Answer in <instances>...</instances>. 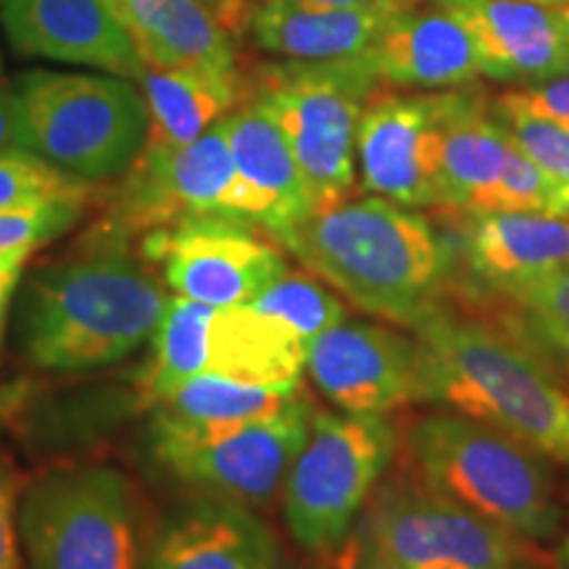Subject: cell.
Masks as SVG:
<instances>
[{"mask_svg":"<svg viewBox=\"0 0 569 569\" xmlns=\"http://www.w3.org/2000/svg\"><path fill=\"white\" fill-rule=\"evenodd\" d=\"M32 253H9L0 256V343H3L6 322H9V311L13 303V293H17L21 277H24V267Z\"/></svg>","mask_w":569,"mask_h":569,"instance_id":"35","label":"cell"},{"mask_svg":"<svg viewBox=\"0 0 569 569\" xmlns=\"http://www.w3.org/2000/svg\"><path fill=\"white\" fill-rule=\"evenodd\" d=\"M282 569H290V567H282Z\"/></svg>","mask_w":569,"mask_h":569,"instance_id":"43","label":"cell"},{"mask_svg":"<svg viewBox=\"0 0 569 569\" xmlns=\"http://www.w3.org/2000/svg\"><path fill=\"white\" fill-rule=\"evenodd\" d=\"M493 113L507 127L519 151L530 156L569 193V119L532 111L511 92L496 98Z\"/></svg>","mask_w":569,"mask_h":569,"instance_id":"28","label":"cell"},{"mask_svg":"<svg viewBox=\"0 0 569 569\" xmlns=\"http://www.w3.org/2000/svg\"><path fill=\"white\" fill-rule=\"evenodd\" d=\"M369 56L377 80L388 88L461 90L482 77L472 32L436 3L398 11Z\"/></svg>","mask_w":569,"mask_h":569,"instance_id":"21","label":"cell"},{"mask_svg":"<svg viewBox=\"0 0 569 569\" xmlns=\"http://www.w3.org/2000/svg\"><path fill=\"white\" fill-rule=\"evenodd\" d=\"M148 106L146 146H188L246 101V71L219 74L201 69H142L134 82Z\"/></svg>","mask_w":569,"mask_h":569,"instance_id":"24","label":"cell"},{"mask_svg":"<svg viewBox=\"0 0 569 569\" xmlns=\"http://www.w3.org/2000/svg\"><path fill=\"white\" fill-rule=\"evenodd\" d=\"M251 309L301 338L306 346L348 317L343 298L311 272H284L253 298Z\"/></svg>","mask_w":569,"mask_h":569,"instance_id":"27","label":"cell"},{"mask_svg":"<svg viewBox=\"0 0 569 569\" xmlns=\"http://www.w3.org/2000/svg\"><path fill=\"white\" fill-rule=\"evenodd\" d=\"M256 3H269V0H256Z\"/></svg>","mask_w":569,"mask_h":569,"instance_id":"42","label":"cell"},{"mask_svg":"<svg viewBox=\"0 0 569 569\" xmlns=\"http://www.w3.org/2000/svg\"><path fill=\"white\" fill-rule=\"evenodd\" d=\"M0 3H3V0H0Z\"/></svg>","mask_w":569,"mask_h":569,"instance_id":"44","label":"cell"},{"mask_svg":"<svg viewBox=\"0 0 569 569\" xmlns=\"http://www.w3.org/2000/svg\"><path fill=\"white\" fill-rule=\"evenodd\" d=\"M306 372L319 393L346 415H388L425 401L417 338L388 325L346 317L311 340Z\"/></svg>","mask_w":569,"mask_h":569,"instance_id":"13","label":"cell"},{"mask_svg":"<svg viewBox=\"0 0 569 569\" xmlns=\"http://www.w3.org/2000/svg\"><path fill=\"white\" fill-rule=\"evenodd\" d=\"M0 569H19L17 490L3 469H0Z\"/></svg>","mask_w":569,"mask_h":569,"instance_id":"33","label":"cell"},{"mask_svg":"<svg viewBox=\"0 0 569 569\" xmlns=\"http://www.w3.org/2000/svg\"><path fill=\"white\" fill-rule=\"evenodd\" d=\"M343 569H519L528 540L403 478L380 482L340 546Z\"/></svg>","mask_w":569,"mask_h":569,"instance_id":"7","label":"cell"},{"mask_svg":"<svg viewBox=\"0 0 569 569\" xmlns=\"http://www.w3.org/2000/svg\"><path fill=\"white\" fill-rule=\"evenodd\" d=\"M298 6L309 9H367V6L386 3V0H293Z\"/></svg>","mask_w":569,"mask_h":569,"instance_id":"38","label":"cell"},{"mask_svg":"<svg viewBox=\"0 0 569 569\" xmlns=\"http://www.w3.org/2000/svg\"><path fill=\"white\" fill-rule=\"evenodd\" d=\"M148 67L234 74L238 34L206 0H111Z\"/></svg>","mask_w":569,"mask_h":569,"instance_id":"23","label":"cell"},{"mask_svg":"<svg viewBox=\"0 0 569 569\" xmlns=\"http://www.w3.org/2000/svg\"><path fill=\"white\" fill-rule=\"evenodd\" d=\"M361 188L407 209H440L438 92L401 96L377 88L356 130Z\"/></svg>","mask_w":569,"mask_h":569,"instance_id":"14","label":"cell"},{"mask_svg":"<svg viewBox=\"0 0 569 569\" xmlns=\"http://www.w3.org/2000/svg\"><path fill=\"white\" fill-rule=\"evenodd\" d=\"M169 298L119 240L103 238L98 251L27 282L19 306L21 351L56 375L111 367L153 338Z\"/></svg>","mask_w":569,"mask_h":569,"instance_id":"2","label":"cell"},{"mask_svg":"<svg viewBox=\"0 0 569 569\" xmlns=\"http://www.w3.org/2000/svg\"><path fill=\"white\" fill-rule=\"evenodd\" d=\"M386 415L317 411L282 480V517L303 551L338 553L398 453Z\"/></svg>","mask_w":569,"mask_h":569,"instance_id":"8","label":"cell"},{"mask_svg":"<svg viewBox=\"0 0 569 569\" xmlns=\"http://www.w3.org/2000/svg\"><path fill=\"white\" fill-rule=\"evenodd\" d=\"M515 151L507 127L480 96L438 92V190L440 209L480 213L493 198Z\"/></svg>","mask_w":569,"mask_h":569,"instance_id":"19","label":"cell"},{"mask_svg":"<svg viewBox=\"0 0 569 569\" xmlns=\"http://www.w3.org/2000/svg\"><path fill=\"white\" fill-rule=\"evenodd\" d=\"M142 256L161 264L172 296L206 306H246L288 272L282 251L253 224L234 219H188L146 232Z\"/></svg>","mask_w":569,"mask_h":569,"instance_id":"12","label":"cell"},{"mask_svg":"<svg viewBox=\"0 0 569 569\" xmlns=\"http://www.w3.org/2000/svg\"><path fill=\"white\" fill-rule=\"evenodd\" d=\"M0 17L24 56L88 63L132 82L146 69L111 0H3Z\"/></svg>","mask_w":569,"mask_h":569,"instance_id":"16","label":"cell"},{"mask_svg":"<svg viewBox=\"0 0 569 569\" xmlns=\"http://www.w3.org/2000/svg\"><path fill=\"white\" fill-rule=\"evenodd\" d=\"M142 569H282V561L272 530L248 503L203 496L163 519Z\"/></svg>","mask_w":569,"mask_h":569,"instance_id":"17","label":"cell"},{"mask_svg":"<svg viewBox=\"0 0 569 569\" xmlns=\"http://www.w3.org/2000/svg\"><path fill=\"white\" fill-rule=\"evenodd\" d=\"M17 519L30 569H142L140 503L113 467L42 475L21 496Z\"/></svg>","mask_w":569,"mask_h":569,"instance_id":"9","label":"cell"},{"mask_svg":"<svg viewBox=\"0 0 569 569\" xmlns=\"http://www.w3.org/2000/svg\"><path fill=\"white\" fill-rule=\"evenodd\" d=\"M21 146L84 184L124 177L148 140V106L124 77L24 71L13 82Z\"/></svg>","mask_w":569,"mask_h":569,"instance_id":"6","label":"cell"},{"mask_svg":"<svg viewBox=\"0 0 569 569\" xmlns=\"http://www.w3.org/2000/svg\"><path fill=\"white\" fill-rule=\"evenodd\" d=\"M490 211H532L569 219V193L515 146Z\"/></svg>","mask_w":569,"mask_h":569,"instance_id":"32","label":"cell"},{"mask_svg":"<svg viewBox=\"0 0 569 569\" xmlns=\"http://www.w3.org/2000/svg\"><path fill=\"white\" fill-rule=\"evenodd\" d=\"M388 3L367 9H309L293 0L253 3L246 34L259 51L288 61H351L372 53L396 17Z\"/></svg>","mask_w":569,"mask_h":569,"instance_id":"22","label":"cell"},{"mask_svg":"<svg viewBox=\"0 0 569 569\" xmlns=\"http://www.w3.org/2000/svg\"><path fill=\"white\" fill-rule=\"evenodd\" d=\"M472 32L482 77L536 84L569 77V9L532 0H430Z\"/></svg>","mask_w":569,"mask_h":569,"instance_id":"15","label":"cell"},{"mask_svg":"<svg viewBox=\"0 0 569 569\" xmlns=\"http://www.w3.org/2000/svg\"><path fill=\"white\" fill-rule=\"evenodd\" d=\"M532 3L551 6V9H569V0H532Z\"/></svg>","mask_w":569,"mask_h":569,"instance_id":"41","label":"cell"},{"mask_svg":"<svg viewBox=\"0 0 569 569\" xmlns=\"http://www.w3.org/2000/svg\"><path fill=\"white\" fill-rule=\"evenodd\" d=\"M465 217V264L482 288L501 298L569 264V219L532 211H480Z\"/></svg>","mask_w":569,"mask_h":569,"instance_id":"20","label":"cell"},{"mask_svg":"<svg viewBox=\"0 0 569 569\" xmlns=\"http://www.w3.org/2000/svg\"><path fill=\"white\" fill-rule=\"evenodd\" d=\"M280 246L369 317L411 330L440 306L448 272L443 238L430 219L388 198H348L311 213Z\"/></svg>","mask_w":569,"mask_h":569,"instance_id":"1","label":"cell"},{"mask_svg":"<svg viewBox=\"0 0 569 569\" xmlns=\"http://www.w3.org/2000/svg\"><path fill=\"white\" fill-rule=\"evenodd\" d=\"M303 380L264 382L243 380L219 372L190 377L172 393L156 401V415L148 430L161 432H211L224 427L246 425L253 419L277 415L298 396H303Z\"/></svg>","mask_w":569,"mask_h":569,"instance_id":"25","label":"cell"},{"mask_svg":"<svg viewBox=\"0 0 569 569\" xmlns=\"http://www.w3.org/2000/svg\"><path fill=\"white\" fill-rule=\"evenodd\" d=\"M240 182V213L280 240L311 217L301 169L288 140L253 98L222 119Z\"/></svg>","mask_w":569,"mask_h":569,"instance_id":"18","label":"cell"},{"mask_svg":"<svg viewBox=\"0 0 569 569\" xmlns=\"http://www.w3.org/2000/svg\"><path fill=\"white\" fill-rule=\"evenodd\" d=\"M206 3L219 13V19H222L238 38H243L248 17H251L256 0H206Z\"/></svg>","mask_w":569,"mask_h":569,"instance_id":"37","label":"cell"},{"mask_svg":"<svg viewBox=\"0 0 569 569\" xmlns=\"http://www.w3.org/2000/svg\"><path fill=\"white\" fill-rule=\"evenodd\" d=\"M217 306H206L188 298L172 296L156 327L151 396L161 401L190 377L209 372V332Z\"/></svg>","mask_w":569,"mask_h":569,"instance_id":"26","label":"cell"},{"mask_svg":"<svg viewBox=\"0 0 569 569\" xmlns=\"http://www.w3.org/2000/svg\"><path fill=\"white\" fill-rule=\"evenodd\" d=\"M206 217L246 222L240 213L238 169L222 122L188 146L142 148L140 159L124 174L103 234L122 243L130 232H151Z\"/></svg>","mask_w":569,"mask_h":569,"instance_id":"11","label":"cell"},{"mask_svg":"<svg viewBox=\"0 0 569 569\" xmlns=\"http://www.w3.org/2000/svg\"><path fill=\"white\" fill-rule=\"evenodd\" d=\"M246 71L253 98L280 127L301 169L311 213L353 198L356 130L380 88L372 56L351 61H264Z\"/></svg>","mask_w":569,"mask_h":569,"instance_id":"5","label":"cell"},{"mask_svg":"<svg viewBox=\"0 0 569 569\" xmlns=\"http://www.w3.org/2000/svg\"><path fill=\"white\" fill-rule=\"evenodd\" d=\"M553 565H557L559 569H569V519H567L565 528H561L557 551H553Z\"/></svg>","mask_w":569,"mask_h":569,"instance_id":"39","label":"cell"},{"mask_svg":"<svg viewBox=\"0 0 569 569\" xmlns=\"http://www.w3.org/2000/svg\"><path fill=\"white\" fill-rule=\"evenodd\" d=\"M407 478L528 543L561 536L565 509L549 459L480 419L425 415L401 438Z\"/></svg>","mask_w":569,"mask_h":569,"instance_id":"4","label":"cell"},{"mask_svg":"<svg viewBox=\"0 0 569 569\" xmlns=\"http://www.w3.org/2000/svg\"><path fill=\"white\" fill-rule=\"evenodd\" d=\"M21 146V119L17 92L9 84H0V153L17 151Z\"/></svg>","mask_w":569,"mask_h":569,"instance_id":"36","label":"cell"},{"mask_svg":"<svg viewBox=\"0 0 569 569\" xmlns=\"http://www.w3.org/2000/svg\"><path fill=\"white\" fill-rule=\"evenodd\" d=\"M315 403L298 396L277 415L211 432L148 430V451L169 478L232 501L267 503L282 488L288 467L301 451Z\"/></svg>","mask_w":569,"mask_h":569,"instance_id":"10","label":"cell"},{"mask_svg":"<svg viewBox=\"0 0 569 569\" xmlns=\"http://www.w3.org/2000/svg\"><path fill=\"white\" fill-rule=\"evenodd\" d=\"M530 336L551 351L569 356V264L511 293Z\"/></svg>","mask_w":569,"mask_h":569,"instance_id":"31","label":"cell"},{"mask_svg":"<svg viewBox=\"0 0 569 569\" xmlns=\"http://www.w3.org/2000/svg\"><path fill=\"white\" fill-rule=\"evenodd\" d=\"M88 198L67 196L0 211V256L34 253L40 246L61 238L80 222Z\"/></svg>","mask_w":569,"mask_h":569,"instance_id":"30","label":"cell"},{"mask_svg":"<svg viewBox=\"0 0 569 569\" xmlns=\"http://www.w3.org/2000/svg\"><path fill=\"white\" fill-rule=\"evenodd\" d=\"M96 184H84L63 174L24 148L0 153V211L21 209L53 198L90 196Z\"/></svg>","mask_w":569,"mask_h":569,"instance_id":"29","label":"cell"},{"mask_svg":"<svg viewBox=\"0 0 569 569\" xmlns=\"http://www.w3.org/2000/svg\"><path fill=\"white\" fill-rule=\"evenodd\" d=\"M511 96H515L519 103H525L532 111L569 119V77L536 84V88L511 90Z\"/></svg>","mask_w":569,"mask_h":569,"instance_id":"34","label":"cell"},{"mask_svg":"<svg viewBox=\"0 0 569 569\" xmlns=\"http://www.w3.org/2000/svg\"><path fill=\"white\" fill-rule=\"evenodd\" d=\"M411 336L422 353L427 403H446L569 467V390L528 348L443 306L419 319Z\"/></svg>","mask_w":569,"mask_h":569,"instance_id":"3","label":"cell"},{"mask_svg":"<svg viewBox=\"0 0 569 569\" xmlns=\"http://www.w3.org/2000/svg\"><path fill=\"white\" fill-rule=\"evenodd\" d=\"M388 6H393L396 11H407V9H417L419 3H425V0H386Z\"/></svg>","mask_w":569,"mask_h":569,"instance_id":"40","label":"cell"}]
</instances>
